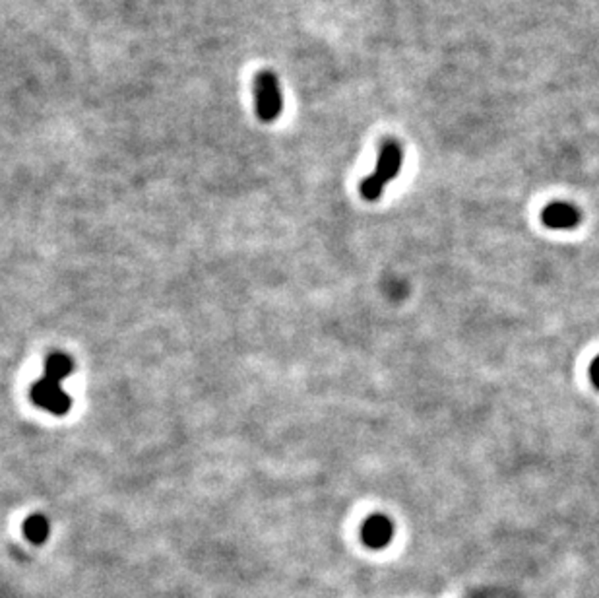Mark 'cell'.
Masks as SVG:
<instances>
[{
  "instance_id": "ba28073f",
  "label": "cell",
  "mask_w": 599,
  "mask_h": 598,
  "mask_svg": "<svg viewBox=\"0 0 599 598\" xmlns=\"http://www.w3.org/2000/svg\"><path fill=\"white\" fill-rule=\"evenodd\" d=\"M589 379H591V385L599 391V356L589 365Z\"/></svg>"
},
{
  "instance_id": "277c9868",
  "label": "cell",
  "mask_w": 599,
  "mask_h": 598,
  "mask_svg": "<svg viewBox=\"0 0 599 598\" xmlns=\"http://www.w3.org/2000/svg\"><path fill=\"white\" fill-rule=\"evenodd\" d=\"M580 210L568 202H551L541 212V222L551 229H572L580 224Z\"/></svg>"
},
{
  "instance_id": "6da1fadb",
  "label": "cell",
  "mask_w": 599,
  "mask_h": 598,
  "mask_svg": "<svg viewBox=\"0 0 599 598\" xmlns=\"http://www.w3.org/2000/svg\"><path fill=\"white\" fill-rule=\"evenodd\" d=\"M402 167V148L396 140H386L380 148V158L375 173H371L361 183V195L367 200H376L382 195L384 186L394 179Z\"/></svg>"
},
{
  "instance_id": "52a82bcc",
  "label": "cell",
  "mask_w": 599,
  "mask_h": 598,
  "mask_svg": "<svg viewBox=\"0 0 599 598\" xmlns=\"http://www.w3.org/2000/svg\"><path fill=\"white\" fill-rule=\"evenodd\" d=\"M49 533H51V526L43 515H32L23 522V534L30 542L43 544L49 538Z\"/></svg>"
},
{
  "instance_id": "3957f363",
  "label": "cell",
  "mask_w": 599,
  "mask_h": 598,
  "mask_svg": "<svg viewBox=\"0 0 599 598\" xmlns=\"http://www.w3.org/2000/svg\"><path fill=\"white\" fill-rule=\"evenodd\" d=\"M32 401L54 416H65L72 406V398L63 391L61 383L47 377H41L32 387Z\"/></svg>"
},
{
  "instance_id": "5b68a950",
  "label": "cell",
  "mask_w": 599,
  "mask_h": 598,
  "mask_svg": "<svg viewBox=\"0 0 599 598\" xmlns=\"http://www.w3.org/2000/svg\"><path fill=\"white\" fill-rule=\"evenodd\" d=\"M361 536H363V542L369 548H376V550L384 548V546L392 542L394 524L384 515H373V517H369L364 521L363 528H361Z\"/></svg>"
},
{
  "instance_id": "7a4b0ae2",
  "label": "cell",
  "mask_w": 599,
  "mask_h": 598,
  "mask_svg": "<svg viewBox=\"0 0 599 598\" xmlns=\"http://www.w3.org/2000/svg\"><path fill=\"white\" fill-rule=\"evenodd\" d=\"M254 96H257V115L262 122H272L281 115L283 99L279 82L274 72L264 70L257 76L254 82Z\"/></svg>"
},
{
  "instance_id": "8992f818",
  "label": "cell",
  "mask_w": 599,
  "mask_h": 598,
  "mask_svg": "<svg viewBox=\"0 0 599 598\" xmlns=\"http://www.w3.org/2000/svg\"><path fill=\"white\" fill-rule=\"evenodd\" d=\"M72 367H74V363L66 354H51L49 358L45 359L43 377L56 381V383H63V379H66L72 373Z\"/></svg>"
}]
</instances>
